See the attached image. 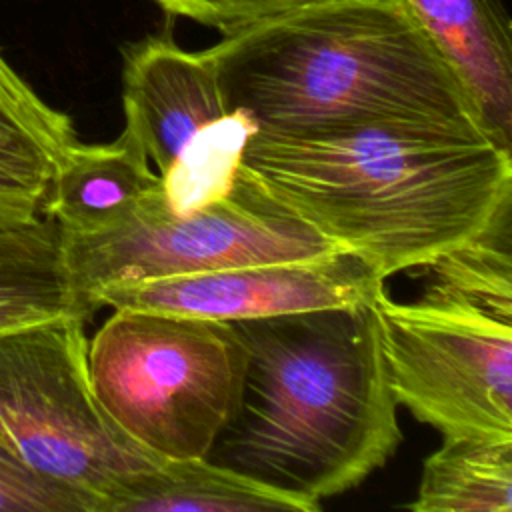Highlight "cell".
Segmentation results:
<instances>
[{"label": "cell", "mask_w": 512, "mask_h": 512, "mask_svg": "<svg viewBox=\"0 0 512 512\" xmlns=\"http://www.w3.org/2000/svg\"><path fill=\"white\" fill-rule=\"evenodd\" d=\"M412 512H510L512 438H444L422 466Z\"/></svg>", "instance_id": "5bb4252c"}, {"label": "cell", "mask_w": 512, "mask_h": 512, "mask_svg": "<svg viewBox=\"0 0 512 512\" xmlns=\"http://www.w3.org/2000/svg\"><path fill=\"white\" fill-rule=\"evenodd\" d=\"M86 318L0 332V450L110 512L160 460L106 414L88 374Z\"/></svg>", "instance_id": "5b68a950"}, {"label": "cell", "mask_w": 512, "mask_h": 512, "mask_svg": "<svg viewBox=\"0 0 512 512\" xmlns=\"http://www.w3.org/2000/svg\"><path fill=\"white\" fill-rule=\"evenodd\" d=\"M74 142L70 116L46 104L0 54V166L48 186Z\"/></svg>", "instance_id": "9a60e30c"}, {"label": "cell", "mask_w": 512, "mask_h": 512, "mask_svg": "<svg viewBox=\"0 0 512 512\" xmlns=\"http://www.w3.org/2000/svg\"><path fill=\"white\" fill-rule=\"evenodd\" d=\"M384 278L360 256L336 250L304 260L232 266L212 272L112 284L92 298L102 306L246 320L372 302Z\"/></svg>", "instance_id": "ba28073f"}, {"label": "cell", "mask_w": 512, "mask_h": 512, "mask_svg": "<svg viewBox=\"0 0 512 512\" xmlns=\"http://www.w3.org/2000/svg\"><path fill=\"white\" fill-rule=\"evenodd\" d=\"M246 356L230 322L118 308L88 340V374L106 414L142 448L204 458L236 410Z\"/></svg>", "instance_id": "277c9868"}, {"label": "cell", "mask_w": 512, "mask_h": 512, "mask_svg": "<svg viewBox=\"0 0 512 512\" xmlns=\"http://www.w3.org/2000/svg\"><path fill=\"white\" fill-rule=\"evenodd\" d=\"M46 192H48V186L22 178L16 172H10L0 166V202L42 208L46 200Z\"/></svg>", "instance_id": "d6986e66"}, {"label": "cell", "mask_w": 512, "mask_h": 512, "mask_svg": "<svg viewBox=\"0 0 512 512\" xmlns=\"http://www.w3.org/2000/svg\"><path fill=\"white\" fill-rule=\"evenodd\" d=\"M254 120L242 110L200 128L160 176V192L174 216H188L228 194L242 168Z\"/></svg>", "instance_id": "2e32d148"}, {"label": "cell", "mask_w": 512, "mask_h": 512, "mask_svg": "<svg viewBox=\"0 0 512 512\" xmlns=\"http://www.w3.org/2000/svg\"><path fill=\"white\" fill-rule=\"evenodd\" d=\"M230 324L246 368L206 460L320 504L392 458L402 432L372 302Z\"/></svg>", "instance_id": "7a4b0ae2"}, {"label": "cell", "mask_w": 512, "mask_h": 512, "mask_svg": "<svg viewBox=\"0 0 512 512\" xmlns=\"http://www.w3.org/2000/svg\"><path fill=\"white\" fill-rule=\"evenodd\" d=\"M68 314L86 318L64 266L60 226L40 214L0 232V332Z\"/></svg>", "instance_id": "4fadbf2b"}, {"label": "cell", "mask_w": 512, "mask_h": 512, "mask_svg": "<svg viewBox=\"0 0 512 512\" xmlns=\"http://www.w3.org/2000/svg\"><path fill=\"white\" fill-rule=\"evenodd\" d=\"M158 180L142 146L124 130L108 144L76 140L50 178L42 210L62 232L98 234L122 224Z\"/></svg>", "instance_id": "8fae6325"}, {"label": "cell", "mask_w": 512, "mask_h": 512, "mask_svg": "<svg viewBox=\"0 0 512 512\" xmlns=\"http://www.w3.org/2000/svg\"><path fill=\"white\" fill-rule=\"evenodd\" d=\"M122 108V130L142 146L158 174L200 128L230 112L208 52L180 48L170 30L122 48Z\"/></svg>", "instance_id": "9c48e42d"}, {"label": "cell", "mask_w": 512, "mask_h": 512, "mask_svg": "<svg viewBox=\"0 0 512 512\" xmlns=\"http://www.w3.org/2000/svg\"><path fill=\"white\" fill-rule=\"evenodd\" d=\"M60 234L68 280L88 320L92 298L112 284L342 250L276 200L244 162L226 196L188 216L166 208L158 180L122 224L98 234Z\"/></svg>", "instance_id": "8992f818"}, {"label": "cell", "mask_w": 512, "mask_h": 512, "mask_svg": "<svg viewBox=\"0 0 512 512\" xmlns=\"http://www.w3.org/2000/svg\"><path fill=\"white\" fill-rule=\"evenodd\" d=\"M372 308L396 404L442 438H512V308L430 284Z\"/></svg>", "instance_id": "52a82bcc"}, {"label": "cell", "mask_w": 512, "mask_h": 512, "mask_svg": "<svg viewBox=\"0 0 512 512\" xmlns=\"http://www.w3.org/2000/svg\"><path fill=\"white\" fill-rule=\"evenodd\" d=\"M242 162L276 200L384 280L430 264L512 206L510 148L454 118L254 132Z\"/></svg>", "instance_id": "6da1fadb"}, {"label": "cell", "mask_w": 512, "mask_h": 512, "mask_svg": "<svg viewBox=\"0 0 512 512\" xmlns=\"http://www.w3.org/2000/svg\"><path fill=\"white\" fill-rule=\"evenodd\" d=\"M492 140L512 144V36L502 0H408Z\"/></svg>", "instance_id": "30bf717a"}, {"label": "cell", "mask_w": 512, "mask_h": 512, "mask_svg": "<svg viewBox=\"0 0 512 512\" xmlns=\"http://www.w3.org/2000/svg\"><path fill=\"white\" fill-rule=\"evenodd\" d=\"M206 52L228 110L246 112L260 134L396 116L454 118L484 130L408 0H308L222 36Z\"/></svg>", "instance_id": "3957f363"}, {"label": "cell", "mask_w": 512, "mask_h": 512, "mask_svg": "<svg viewBox=\"0 0 512 512\" xmlns=\"http://www.w3.org/2000/svg\"><path fill=\"white\" fill-rule=\"evenodd\" d=\"M168 16L188 18L222 36L252 26L308 0H150Z\"/></svg>", "instance_id": "ac0fdd59"}, {"label": "cell", "mask_w": 512, "mask_h": 512, "mask_svg": "<svg viewBox=\"0 0 512 512\" xmlns=\"http://www.w3.org/2000/svg\"><path fill=\"white\" fill-rule=\"evenodd\" d=\"M0 512H96L76 490L38 476L0 450Z\"/></svg>", "instance_id": "e0dca14e"}, {"label": "cell", "mask_w": 512, "mask_h": 512, "mask_svg": "<svg viewBox=\"0 0 512 512\" xmlns=\"http://www.w3.org/2000/svg\"><path fill=\"white\" fill-rule=\"evenodd\" d=\"M42 208L26 206V204H12V202H0V232H8L14 228H20L34 218H38Z\"/></svg>", "instance_id": "ffe728a7"}, {"label": "cell", "mask_w": 512, "mask_h": 512, "mask_svg": "<svg viewBox=\"0 0 512 512\" xmlns=\"http://www.w3.org/2000/svg\"><path fill=\"white\" fill-rule=\"evenodd\" d=\"M320 504L206 458L166 460L140 474L110 512H316Z\"/></svg>", "instance_id": "7c38bea8"}]
</instances>
